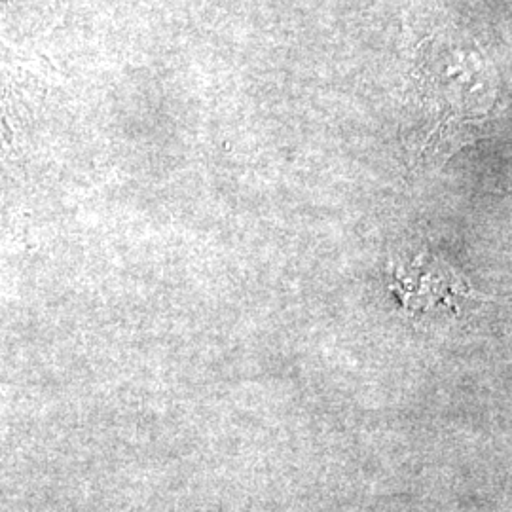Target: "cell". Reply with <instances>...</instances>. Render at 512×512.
Instances as JSON below:
<instances>
[{"mask_svg":"<svg viewBox=\"0 0 512 512\" xmlns=\"http://www.w3.org/2000/svg\"><path fill=\"white\" fill-rule=\"evenodd\" d=\"M397 281L403 306L406 310L418 311L429 308H442L437 304H450L456 308L452 300L473 298V289L463 283L456 272L448 270L446 264H431L429 272L425 270V260L418 258L408 270H397Z\"/></svg>","mask_w":512,"mask_h":512,"instance_id":"6da1fadb","label":"cell"}]
</instances>
